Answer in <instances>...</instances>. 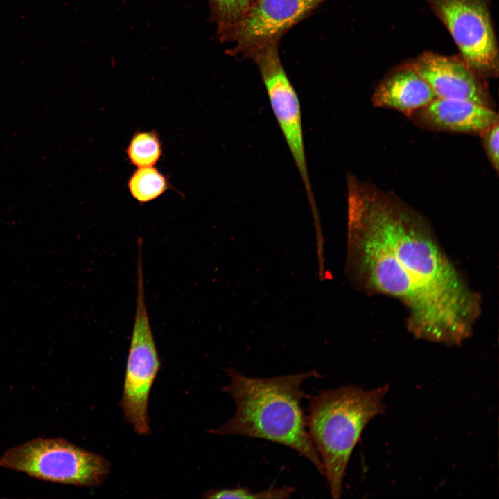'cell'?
Listing matches in <instances>:
<instances>
[{"label": "cell", "instance_id": "cell-12", "mask_svg": "<svg viewBox=\"0 0 499 499\" xmlns=\"http://www.w3.org/2000/svg\"><path fill=\"white\" fill-rule=\"evenodd\" d=\"M128 187L133 198L143 204L160 197L170 185L161 172L148 166L137 168L130 177Z\"/></svg>", "mask_w": 499, "mask_h": 499}, {"label": "cell", "instance_id": "cell-14", "mask_svg": "<svg viewBox=\"0 0 499 499\" xmlns=\"http://www.w3.org/2000/svg\"><path fill=\"white\" fill-rule=\"evenodd\" d=\"M254 0H208L209 18L216 26L217 37L232 27Z\"/></svg>", "mask_w": 499, "mask_h": 499}, {"label": "cell", "instance_id": "cell-8", "mask_svg": "<svg viewBox=\"0 0 499 499\" xmlns=\"http://www.w3.org/2000/svg\"><path fill=\"white\" fill-rule=\"evenodd\" d=\"M279 42L266 44L250 57L257 66L265 85L273 112L281 129L296 166L312 202L299 98L279 53Z\"/></svg>", "mask_w": 499, "mask_h": 499}, {"label": "cell", "instance_id": "cell-16", "mask_svg": "<svg viewBox=\"0 0 499 499\" xmlns=\"http://www.w3.org/2000/svg\"><path fill=\"white\" fill-rule=\"evenodd\" d=\"M480 136L484 152L496 173L499 169V123L483 131Z\"/></svg>", "mask_w": 499, "mask_h": 499}, {"label": "cell", "instance_id": "cell-7", "mask_svg": "<svg viewBox=\"0 0 499 499\" xmlns=\"http://www.w3.org/2000/svg\"><path fill=\"white\" fill-rule=\"evenodd\" d=\"M327 0H254L232 27L218 37L222 43H233L228 55L250 58L259 48L281 37L309 17Z\"/></svg>", "mask_w": 499, "mask_h": 499}, {"label": "cell", "instance_id": "cell-2", "mask_svg": "<svg viewBox=\"0 0 499 499\" xmlns=\"http://www.w3.org/2000/svg\"><path fill=\"white\" fill-rule=\"evenodd\" d=\"M229 385L222 388L236 405L234 416L209 432L219 435H242L280 444L306 458L324 475L320 457L307 429L301 400V385L310 378H320L317 371L270 378L245 376L234 368L227 369Z\"/></svg>", "mask_w": 499, "mask_h": 499}, {"label": "cell", "instance_id": "cell-1", "mask_svg": "<svg viewBox=\"0 0 499 499\" xmlns=\"http://www.w3.org/2000/svg\"><path fill=\"white\" fill-rule=\"evenodd\" d=\"M347 219L349 265L362 288L403 305L417 339L457 346L471 337L481 299L421 213L349 175Z\"/></svg>", "mask_w": 499, "mask_h": 499}, {"label": "cell", "instance_id": "cell-9", "mask_svg": "<svg viewBox=\"0 0 499 499\" xmlns=\"http://www.w3.org/2000/svg\"><path fill=\"white\" fill-rule=\"evenodd\" d=\"M406 64L429 85L438 98L469 100L493 108L485 79L460 57L425 52Z\"/></svg>", "mask_w": 499, "mask_h": 499}, {"label": "cell", "instance_id": "cell-15", "mask_svg": "<svg viewBox=\"0 0 499 499\" xmlns=\"http://www.w3.org/2000/svg\"><path fill=\"white\" fill-rule=\"evenodd\" d=\"M295 489L292 487H269L267 489L252 492L247 487H238L232 489H210L203 498H288L294 493Z\"/></svg>", "mask_w": 499, "mask_h": 499}, {"label": "cell", "instance_id": "cell-11", "mask_svg": "<svg viewBox=\"0 0 499 499\" xmlns=\"http://www.w3.org/2000/svg\"><path fill=\"white\" fill-rule=\"evenodd\" d=\"M437 98L429 85L406 64L387 74L371 96L376 107L395 110L409 116Z\"/></svg>", "mask_w": 499, "mask_h": 499}, {"label": "cell", "instance_id": "cell-10", "mask_svg": "<svg viewBox=\"0 0 499 499\" xmlns=\"http://www.w3.org/2000/svg\"><path fill=\"white\" fill-rule=\"evenodd\" d=\"M408 117L428 130L479 135L499 123L493 107L469 100L438 98Z\"/></svg>", "mask_w": 499, "mask_h": 499}, {"label": "cell", "instance_id": "cell-6", "mask_svg": "<svg viewBox=\"0 0 499 499\" xmlns=\"http://www.w3.org/2000/svg\"><path fill=\"white\" fill-rule=\"evenodd\" d=\"M457 44L462 60L484 79L498 76V48L484 0H428Z\"/></svg>", "mask_w": 499, "mask_h": 499}, {"label": "cell", "instance_id": "cell-4", "mask_svg": "<svg viewBox=\"0 0 499 499\" xmlns=\"http://www.w3.org/2000/svg\"><path fill=\"white\" fill-rule=\"evenodd\" d=\"M0 466L53 483L96 487L106 478L110 463L98 454L62 438L38 437L6 450Z\"/></svg>", "mask_w": 499, "mask_h": 499}, {"label": "cell", "instance_id": "cell-3", "mask_svg": "<svg viewBox=\"0 0 499 499\" xmlns=\"http://www.w3.org/2000/svg\"><path fill=\"white\" fill-rule=\"evenodd\" d=\"M388 391V384L369 390L343 385L322 390L310 399L307 429L332 498H340L351 454L367 424L385 413Z\"/></svg>", "mask_w": 499, "mask_h": 499}, {"label": "cell", "instance_id": "cell-5", "mask_svg": "<svg viewBox=\"0 0 499 499\" xmlns=\"http://www.w3.org/2000/svg\"><path fill=\"white\" fill-rule=\"evenodd\" d=\"M141 254L138 248L136 311L120 405L134 431L145 435L150 432L149 395L161 362L146 305Z\"/></svg>", "mask_w": 499, "mask_h": 499}, {"label": "cell", "instance_id": "cell-13", "mask_svg": "<svg viewBox=\"0 0 499 499\" xmlns=\"http://www.w3.org/2000/svg\"><path fill=\"white\" fill-rule=\"evenodd\" d=\"M130 164L137 168L154 166L162 155V146L155 130L137 132L126 148Z\"/></svg>", "mask_w": 499, "mask_h": 499}]
</instances>
